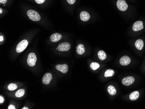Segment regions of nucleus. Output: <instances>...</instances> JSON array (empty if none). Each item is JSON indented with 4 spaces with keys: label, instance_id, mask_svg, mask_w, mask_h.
<instances>
[{
    "label": "nucleus",
    "instance_id": "obj_24",
    "mask_svg": "<svg viewBox=\"0 0 145 109\" xmlns=\"http://www.w3.org/2000/svg\"><path fill=\"white\" fill-rule=\"evenodd\" d=\"M15 107L14 106L12 105H11L9 106L8 107V109H15Z\"/></svg>",
    "mask_w": 145,
    "mask_h": 109
},
{
    "label": "nucleus",
    "instance_id": "obj_26",
    "mask_svg": "<svg viewBox=\"0 0 145 109\" xmlns=\"http://www.w3.org/2000/svg\"><path fill=\"white\" fill-rule=\"evenodd\" d=\"M4 102V98L2 97L1 96H0V103H2Z\"/></svg>",
    "mask_w": 145,
    "mask_h": 109
},
{
    "label": "nucleus",
    "instance_id": "obj_3",
    "mask_svg": "<svg viewBox=\"0 0 145 109\" xmlns=\"http://www.w3.org/2000/svg\"><path fill=\"white\" fill-rule=\"evenodd\" d=\"M37 60V58L35 54L34 53H30L29 54L27 57V63L30 67H34L36 64Z\"/></svg>",
    "mask_w": 145,
    "mask_h": 109
},
{
    "label": "nucleus",
    "instance_id": "obj_18",
    "mask_svg": "<svg viewBox=\"0 0 145 109\" xmlns=\"http://www.w3.org/2000/svg\"><path fill=\"white\" fill-rule=\"evenodd\" d=\"M114 71L112 69L106 70L104 73V77H110L114 75Z\"/></svg>",
    "mask_w": 145,
    "mask_h": 109
},
{
    "label": "nucleus",
    "instance_id": "obj_6",
    "mask_svg": "<svg viewBox=\"0 0 145 109\" xmlns=\"http://www.w3.org/2000/svg\"><path fill=\"white\" fill-rule=\"evenodd\" d=\"M135 81V78L133 77L129 76L127 77H126L122 79V83L126 86H130Z\"/></svg>",
    "mask_w": 145,
    "mask_h": 109
},
{
    "label": "nucleus",
    "instance_id": "obj_28",
    "mask_svg": "<svg viewBox=\"0 0 145 109\" xmlns=\"http://www.w3.org/2000/svg\"><path fill=\"white\" fill-rule=\"evenodd\" d=\"M2 9L1 8H0V14H2Z\"/></svg>",
    "mask_w": 145,
    "mask_h": 109
},
{
    "label": "nucleus",
    "instance_id": "obj_29",
    "mask_svg": "<svg viewBox=\"0 0 145 109\" xmlns=\"http://www.w3.org/2000/svg\"><path fill=\"white\" fill-rule=\"evenodd\" d=\"M28 109V107H23V108H22V109Z\"/></svg>",
    "mask_w": 145,
    "mask_h": 109
},
{
    "label": "nucleus",
    "instance_id": "obj_8",
    "mask_svg": "<svg viewBox=\"0 0 145 109\" xmlns=\"http://www.w3.org/2000/svg\"><path fill=\"white\" fill-rule=\"evenodd\" d=\"M56 69L63 73H66L68 71V66L67 64H58L55 67Z\"/></svg>",
    "mask_w": 145,
    "mask_h": 109
},
{
    "label": "nucleus",
    "instance_id": "obj_12",
    "mask_svg": "<svg viewBox=\"0 0 145 109\" xmlns=\"http://www.w3.org/2000/svg\"><path fill=\"white\" fill-rule=\"evenodd\" d=\"M61 38L62 35L60 34L56 33L52 34L50 37V39L51 41L53 42H56L60 41L61 39Z\"/></svg>",
    "mask_w": 145,
    "mask_h": 109
},
{
    "label": "nucleus",
    "instance_id": "obj_2",
    "mask_svg": "<svg viewBox=\"0 0 145 109\" xmlns=\"http://www.w3.org/2000/svg\"><path fill=\"white\" fill-rule=\"evenodd\" d=\"M28 44V42L26 40H24L18 43L16 47V51L17 53H20L26 48Z\"/></svg>",
    "mask_w": 145,
    "mask_h": 109
},
{
    "label": "nucleus",
    "instance_id": "obj_19",
    "mask_svg": "<svg viewBox=\"0 0 145 109\" xmlns=\"http://www.w3.org/2000/svg\"><path fill=\"white\" fill-rule=\"evenodd\" d=\"M25 93V90L24 89H20L17 90L15 93V96L17 97H21L23 96Z\"/></svg>",
    "mask_w": 145,
    "mask_h": 109
},
{
    "label": "nucleus",
    "instance_id": "obj_20",
    "mask_svg": "<svg viewBox=\"0 0 145 109\" xmlns=\"http://www.w3.org/2000/svg\"><path fill=\"white\" fill-rule=\"evenodd\" d=\"M100 64L96 62H92L90 65L91 68L94 70L98 69V68H100Z\"/></svg>",
    "mask_w": 145,
    "mask_h": 109
},
{
    "label": "nucleus",
    "instance_id": "obj_11",
    "mask_svg": "<svg viewBox=\"0 0 145 109\" xmlns=\"http://www.w3.org/2000/svg\"><path fill=\"white\" fill-rule=\"evenodd\" d=\"M90 15L87 11H82L80 14V18L84 22L87 21L90 19Z\"/></svg>",
    "mask_w": 145,
    "mask_h": 109
},
{
    "label": "nucleus",
    "instance_id": "obj_16",
    "mask_svg": "<svg viewBox=\"0 0 145 109\" xmlns=\"http://www.w3.org/2000/svg\"><path fill=\"white\" fill-rule=\"evenodd\" d=\"M98 58L100 60H104L107 57V55L104 51H100L98 52Z\"/></svg>",
    "mask_w": 145,
    "mask_h": 109
},
{
    "label": "nucleus",
    "instance_id": "obj_1",
    "mask_svg": "<svg viewBox=\"0 0 145 109\" xmlns=\"http://www.w3.org/2000/svg\"><path fill=\"white\" fill-rule=\"evenodd\" d=\"M27 15L29 19L34 21H40V14L35 11L33 10H30L27 11Z\"/></svg>",
    "mask_w": 145,
    "mask_h": 109
},
{
    "label": "nucleus",
    "instance_id": "obj_17",
    "mask_svg": "<svg viewBox=\"0 0 145 109\" xmlns=\"http://www.w3.org/2000/svg\"><path fill=\"white\" fill-rule=\"evenodd\" d=\"M107 91L109 94L111 96L115 95L117 94V90L112 85L109 86L107 88Z\"/></svg>",
    "mask_w": 145,
    "mask_h": 109
},
{
    "label": "nucleus",
    "instance_id": "obj_5",
    "mask_svg": "<svg viewBox=\"0 0 145 109\" xmlns=\"http://www.w3.org/2000/svg\"><path fill=\"white\" fill-rule=\"evenodd\" d=\"M71 45L68 42H64L59 44L57 49L59 51H67L70 50Z\"/></svg>",
    "mask_w": 145,
    "mask_h": 109
},
{
    "label": "nucleus",
    "instance_id": "obj_10",
    "mask_svg": "<svg viewBox=\"0 0 145 109\" xmlns=\"http://www.w3.org/2000/svg\"><path fill=\"white\" fill-rule=\"evenodd\" d=\"M131 62V59L127 56H123L119 60L120 64L122 66H126L130 64Z\"/></svg>",
    "mask_w": 145,
    "mask_h": 109
},
{
    "label": "nucleus",
    "instance_id": "obj_7",
    "mask_svg": "<svg viewBox=\"0 0 145 109\" xmlns=\"http://www.w3.org/2000/svg\"><path fill=\"white\" fill-rule=\"evenodd\" d=\"M52 79V75L50 73H46L43 75L42 78V82L44 84H49Z\"/></svg>",
    "mask_w": 145,
    "mask_h": 109
},
{
    "label": "nucleus",
    "instance_id": "obj_23",
    "mask_svg": "<svg viewBox=\"0 0 145 109\" xmlns=\"http://www.w3.org/2000/svg\"><path fill=\"white\" fill-rule=\"evenodd\" d=\"M66 1L70 4H74L76 2V0H66Z\"/></svg>",
    "mask_w": 145,
    "mask_h": 109
},
{
    "label": "nucleus",
    "instance_id": "obj_25",
    "mask_svg": "<svg viewBox=\"0 0 145 109\" xmlns=\"http://www.w3.org/2000/svg\"><path fill=\"white\" fill-rule=\"evenodd\" d=\"M7 2V0H0V3L1 4H6Z\"/></svg>",
    "mask_w": 145,
    "mask_h": 109
},
{
    "label": "nucleus",
    "instance_id": "obj_4",
    "mask_svg": "<svg viewBox=\"0 0 145 109\" xmlns=\"http://www.w3.org/2000/svg\"><path fill=\"white\" fill-rule=\"evenodd\" d=\"M117 5L118 9L121 11H126L128 8V4L125 0H118L117 2Z\"/></svg>",
    "mask_w": 145,
    "mask_h": 109
},
{
    "label": "nucleus",
    "instance_id": "obj_9",
    "mask_svg": "<svg viewBox=\"0 0 145 109\" xmlns=\"http://www.w3.org/2000/svg\"><path fill=\"white\" fill-rule=\"evenodd\" d=\"M143 28V23L141 21H136L133 25L132 30L134 31H138Z\"/></svg>",
    "mask_w": 145,
    "mask_h": 109
},
{
    "label": "nucleus",
    "instance_id": "obj_27",
    "mask_svg": "<svg viewBox=\"0 0 145 109\" xmlns=\"http://www.w3.org/2000/svg\"><path fill=\"white\" fill-rule=\"evenodd\" d=\"M3 41V36H0V41Z\"/></svg>",
    "mask_w": 145,
    "mask_h": 109
},
{
    "label": "nucleus",
    "instance_id": "obj_15",
    "mask_svg": "<svg viewBox=\"0 0 145 109\" xmlns=\"http://www.w3.org/2000/svg\"><path fill=\"white\" fill-rule=\"evenodd\" d=\"M139 92L137 91H135L133 92L130 95V99L132 101H134L137 100L139 97Z\"/></svg>",
    "mask_w": 145,
    "mask_h": 109
},
{
    "label": "nucleus",
    "instance_id": "obj_13",
    "mask_svg": "<svg viewBox=\"0 0 145 109\" xmlns=\"http://www.w3.org/2000/svg\"><path fill=\"white\" fill-rule=\"evenodd\" d=\"M77 53L79 55H82L85 51V47L82 44H79L77 45L76 48Z\"/></svg>",
    "mask_w": 145,
    "mask_h": 109
},
{
    "label": "nucleus",
    "instance_id": "obj_14",
    "mask_svg": "<svg viewBox=\"0 0 145 109\" xmlns=\"http://www.w3.org/2000/svg\"><path fill=\"white\" fill-rule=\"evenodd\" d=\"M135 47L139 50H142L144 46V42L141 39L137 40L135 43Z\"/></svg>",
    "mask_w": 145,
    "mask_h": 109
},
{
    "label": "nucleus",
    "instance_id": "obj_22",
    "mask_svg": "<svg viewBox=\"0 0 145 109\" xmlns=\"http://www.w3.org/2000/svg\"><path fill=\"white\" fill-rule=\"evenodd\" d=\"M37 3L38 4H43L45 1V0H35Z\"/></svg>",
    "mask_w": 145,
    "mask_h": 109
},
{
    "label": "nucleus",
    "instance_id": "obj_21",
    "mask_svg": "<svg viewBox=\"0 0 145 109\" xmlns=\"http://www.w3.org/2000/svg\"><path fill=\"white\" fill-rule=\"evenodd\" d=\"M17 88V85L15 83H10L8 85V90L10 91H13V90H15Z\"/></svg>",
    "mask_w": 145,
    "mask_h": 109
}]
</instances>
